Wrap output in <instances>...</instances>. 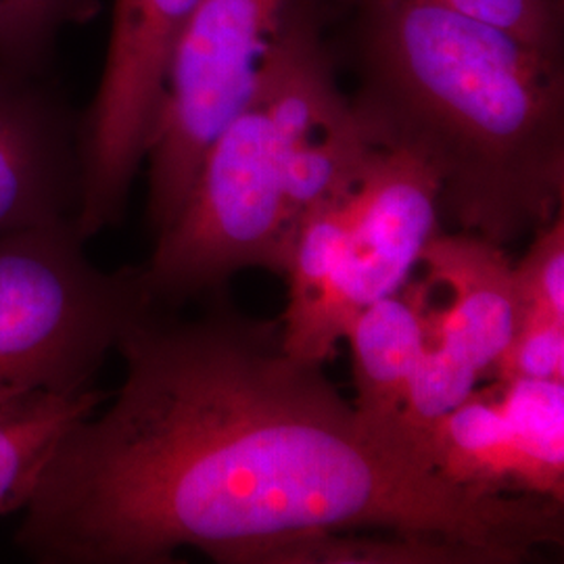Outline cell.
Listing matches in <instances>:
<instances>
[{"label":"cell","mask_w":564,"mask_h":564,"mask_svg":"<svg viewBox=\"0 0 564 564\" xmlns=\"http://www.w3.org/2000/svg\"><path fill=\"white\" fill-rule=\"evenodd\" d=\"M118 395L61 440L15 533L42 564H263L314 531L423 533L521 564L563 545L561 502L447 481L408 433L366 423L282 324L223 291L126 326Z\"/></svg>","instance_id":"6da1fadb"},{"label":"cell","mask_w":564,"mask_h":564,"mask_svg":"<svg viewBox=\"0 0 564 564\" xmlns=\"http://www.w3.org/2000/svg\"><path fill=\"white\" fill-rule=\"evenodd\" d=\"M356 7L354 107L433 174L444 220L505 247L563 212V55L435 0Z\"/></svg>","instance_id":"7a4b0ae2"},{"label":"cell","mask_w":564,"mask_h":564,"mask_svg":"<svg viewBox=\"0 0 564 564\" xmlns=\"http://www.w3.org/2000/svg\"><path fill=\"white\" fill-rule=\"evenodd\" d=\"M76 220L0 235V391L82 393L151 302L141 265L105 272Z\"/></svg>","instance_id":"3957f363"},{"label":"cell","mask_w":564,"mask_h":564,"mask_svg":"<svg viewBox=\"0 0 564 564\" xmlns=\"http://www.w3.org/2000/svg\"><path fill=\"white\" fill-rule=\"evenodd\" d=\"M270 123L258 97L209 147L178 216L141 263L162 307L220 293L230 276L262 268L284 276L293 242Z\"/></svg>","instance_id":"277c9868"},{"label":"cell","mask_w":564,"mask_h":564,"mask_svg":"<svg viewBox=\"0 0 564 564\" xmlns=\"http://www.w3.org/2000/svg\"><path fill=\"white\" fill-rule=\"evenodd\" d=\"M291 0H199L167 74L149 147L147 224L158 237L178 216L209 147L253 102Z\"/></svg>","instance_id":"5b68a950"},{"label":"cell","mask_w":564,"mask_h":564,"mask_svg":"<svg viewBox=\"0 0 564 564\" xmlns=\"http://www.w3.org/2000/svg\"><path fill=\"white\" fill-rule=\"evenodd\" d=\"M199 0H113L99 88L80 116V209L88 241L120 223L162 113L170 65Z\"/></svg>","instance_id":"8992f818"},{"label":"cell","mask_w":564,"mask_h":564,"mask_svg":"<svg viewBox=\"0 0 564 564\" xmlns=\"http://www.w3.org/2000/svg\"><path fill=\"white\" fill-rule=\"evenodd\" d=\"M270 123L289 220L351 193L375 153L360 116L339 86L321 13L291 0L258 88Z\"/></svg>","instance_id":"52a82bcc"},{"label":"cell","mask_w":564,"mask_h":564,"mask_svg":"<svg viewBox=\"0 0 564 564\" xmlns=\"http://www.w3.org/2000/svg\"><path fill=\"white\" fill-rule=\"evenodd\" d=\"M442 220L433 174L400 149L377 147L354 193L333 295L293 358L326 362L364 307L408 282Z\"/></svg>","instance_id":"ba28073f"},{"label":"cell","mask_w":564,"mask_h":564,"mask_svg":"<svg viewBox=\"0 0 564 564\" xmlns=\"http://www.w3.org/2000/svg\"><path fill=\"white\" fill-rule=\"evenodd\" d=\"M80 118L46 72L0 63V235L76 220Z\"/></svg>","instance_id":"9c48e42d"},{"label":"cell","mask_w":564,"mask_h":564,"mask_svg":"<svg viewBox=\"0 0 564 564\" xmlns=\"http://www.w3.org/2000/svg\"><path fill=\"white\" fill-rule=\"evenodd\" d=\"M426 282L444 289L449 302L426 310L424 341L437 345L481 381L521 321L512 262L505 247L470 232H437L424 249Z\"/></svg>","instance_id":"30bf717a"},{"label":"cell","mask_w":564,"mask_h":564,"mask_svg":"<svg viewBox=\"0 0 564 564\" xmlns=\"http://www.w3.org/2000/svg\"><path fill=\"white\" fill-rule=\"evenodd\" d=\"M429 295V282H405L364 307L345 333L354 360V405L372 426L405 433L400 419L423 354Z\"/></svg>","instance_id":"8fae6325"},{"label":"cell","mask_w":564,"mask_h":564,"mask_svg":"<svg viewBox=\"0 0 564 564\" xmlns=\"http://www.w3.org/2000/svg\"><path fill=\"white\" fill-rule=\"evenodd\" d=\"M102 400L97 389L0 391V517L25 510L65 433Z\"/></svg>","instance_id":"7c38bea8"},{"label":"cell","mask_w":564,"mask_h":564,"mask_svg":"<svg viewBox=\"0 0 564 564\" xmlns=\"http://www.w3.org/2000/svg\"><path fill=\"white\" fill-rule=\"evenodd\" d=\"M429 454L452 484L521 494L512 435L491 387L475 391L433 426Z\"/></svg>","instance_id":"4fadbf2b"},{"label":"cell","mask_w":564,"mask_h":564,"mask_svg":"<svg viewBox=\"0 0 564 564\" xmlns=\"http://www.w3.org/2000/svg\"><path fill=\"white\" fill-rule=\"evenodd\" d=\"M512 435L519 491L564 505V381L491 384Z\"/></svg>","instance_id":"5bb4252c"},{"label":"cell","mask_w":564,"mask_h":564,"mask_svg":"<svg viewBox=\"0 0 564 564\" xmlns=\"http://www.w3.org/2000/svg\"><path fill=\"white\" fill-rule=\"evenodd\" d=\"M263 564H491L470 545L423 533L314 531L274 547Z\"/></svg>","instance_id":"9a60e30c"},{"label":"cell","mask_w":564,"mask_h":564,"mask_svg":"<svg viewBox=\"0 0 564 564\" xmlns=\"http://www.w3.org/2000/svg\"><path fill=\"white\" fill-rule=\"evenodd\" d=\"M99 11L101 0H0V63L46 72L61 30L88 23Z\"/></svg>","instance_id":"2e32d148"},{"label":"cell","mask_w":564,"mask_h":564,"mask_svg":"<svg viewBox=\"0 0 564 564\" xmlns=\"http://www.w3.org/2000/svg\"><path fill=\"white\" fill-rule=\"evenodd\" d=\"M521 310L564 321V209L535 230L523 260L512 263Z\"/></svg>","instance_id":"e0dca14e"},{"label":"cell","mask_w":564,"mask_h":564,"mask_svg":"<svg viewBox=\"0 0 564 564\" xmlns=\"http://www.w3.org/2000/svg\"><path fill=\"white\" fill-rule=\"evenodd\" d=\"M489 377L494 381H564V321L524 310Z\"/></svg>","instance_id":"ac0fdd59"},{"label":"cell","mask_w":564,"mask_h":564,"mask_svg":"<svg viewBox=\"0 0 564 564\" xmlns=\"http://www.w3.org/2000/svg\"><path fill=\"white\" fill-rule=\"evenodd\" d=\"M487 21L552 55H563V0H435Z\"/></svg>","instance_id":"d6986e66"}]
</instances>
